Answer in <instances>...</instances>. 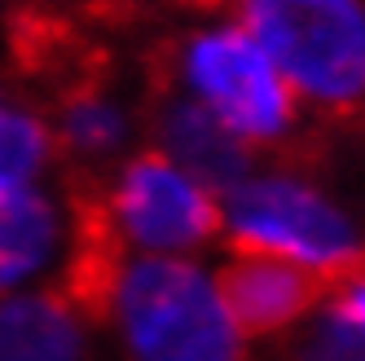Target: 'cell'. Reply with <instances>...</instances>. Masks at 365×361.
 Masks as SVG:
<instances>
[{
  "label": "cell",
  "mask_w": 365,
  "mask_h": 361,
  "mask_svg": "<svg viewBox=\"0 0 365 361\" xmlns=\"http://www.w3.org/2000/svg\"><path fill=\"white\" fill-rule=\"evenodd\" d=\"M88 304L119 361H251L220 287V265L202 255H115L93 269Z\"/></svg>",
  "instance_id": "cell-1"
},
{
  "label": "cell",
  "mask_w": 365,
  "mask_h": 361,
  "mask_svg": "<svg viewBox=\"0 0 365 361\" xmlns=\"http://www.w3.org/2000/svg\"><path fill=\"white\" fill-rule=\"evenodd\" d=\"M168 88L216 115L255 154L286 146L304 115L277 62L233 14L198 18L168 44Z\"/></svg>",
  "instance_id": "cell-2"
},
{
  "label": "cell",
  "mask_w": 365,
  "mask_h": 361,
  "mask_svg": "<svg viewBox=\"0 0 365 361\" xmlns=\"http://www.w3.org/2000/svg\"><path fill=\"white\" fill-rule=\"evenodd\" d=\"M229 251L273 255L326 287L365 269V229L299 168H255L220 198Z\"/></svg>",
  "instance_id": "cell-3"
},
{
  "label": "cell",
  "mask_w": 365,
  "mask_h": 361,
  "mask_svg": "<svg viewBox=\"0 0 365 361\" xmlns=\"http://www.w3.org/2000/svg\"><path fill=\"white\" fill-rule=\"evenodd\" d=\"M264 44L299 106L365 115V0H229Z\"/></svg>",
  "instance_id": "cell-4"
},
{
  "label": "cell",
  "mask_w": 365,
  "mask_h": 361,
  "mask_svg": "<svg viewBox=\"0 0 365 361\" xmlns=\"http://www.w3.org/2000/svg\"><path fill=\"white\" fill-rule=\"evenodd\" d=\"M97 229L115 255H202L225 238V216L216 190L163 150L141 146L101 176Z\"/></svg>",
  "instance_id": "cell-5"
},
{
  "label": "cell",
  "mask_w": 365,
  "mask_h": 361,
  "mask_svg": "<svg viewBox=\"0 0 365 361\" xmlns=\"http://www.w3.org/2000/svg\"><path fill=\"white\" fill-rule=\"evenodd\" d=\"M84 216L58 180L0 190V300L66 287L84 265Z\"/></svg>",
  "instance_id": "cell-6"
},
{
  "label": "cell",
  "mask_w": 365,
  "mask_h": 361,
  "mask_svg": "<svg viewBox=\"0 0 365 361\" xmlns=\"http://www.w3.org/2000/svg\"><path fill=\"white\" fill-rule=\"evenodd\" d=\"M48 123H53L58 159L88 176L115 172L128 154L145 146V115L133 106V97L101 80L66 88L48 111Z\"/></svg>",
  "instance_id": "cell-7"
},
{
  "label": "cell",
  "mask_w": 365,
  "mask_h": 361,
  "mask_svg": "<svg viewBox=\"0 0 365 361\" xmlns=\"http://www.w3.org/2000/svg\"><path fill=\"white\" fill-rule=\"evenodd\" d=\"M101 326L88 295L40 287L0 300V361H97Z\"/></svg>",
  "instance_id": "cell-8"
},
{
  "label": "cell",
  "mask_w": 365,
  "mask_h": 361,
  "mask_svg": "<svg viewBox=\"0 0 365 361\" xmlns=\"http://www.w3.org/2000/svg\"><path fill=\"white\" fill-rule=\"evenodd\" d=\"M220 287L238 326L251 335V344L299 330L330 291L322 278L251 251H229V260L220 265Z\"/></svg>",
  "instance_id": "cell-9"
},
{
  "label": "cell",
  "mask_w": 365,
  "mask_h": 361,
  "mask_svg": "<svg viewBox=\"0 0 365 361\" xmlns=\"http://www.w3.org/2000/svg\"><path fill=\"white\" fill-rule=\"evenodd\" d=\"M145 146L163 150L172 163L198 176L220 198L259 168L255 150L242 137H233L216 115H207L202 106H194L190 97H180L172 88H163V97L145 115Z\"/></svg>",
  "instance_id": "cell-10"
},
{
  "label": "cell",
  "mask_w": 365,
  "mask_h": 361,
  "mask_svg": "<svg viewBox=\"0 0 365 361\" xmlns=\"http://www.w3.org/2000/svg\"><path fill=\"white\" fill-rule=\"evenodd\" d=\"M58 163L62 159L48 111L22 97L9 80H0V190L53 180Z\"/></svg>",
  "instance_id": "cell-11"
},
{
  "label": "cell",
  "mask_w": 365,
  "mask_h": 361,
  "mask_svg": "<svg viewBox=\"0 0 365 361\" xmlns=\"http://www.w3.org/2000/svg\"><path fill=\"white\" fill-rule=\"evenodd\" d=\"M18 5H53V0H18Z\"/></svg>",
  "instance_id": "cell-12"
}]
</instances>
